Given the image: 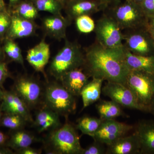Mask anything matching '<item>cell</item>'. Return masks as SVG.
Segmentation results:
<instances>
[{"label":"cell","mask_w":154,"mask_h":154,"mask_svg":"<svg viewBox=\"0 0 154 154\" xmlns=\"http://www.w3.org/2000/svg\"><path fill=\"white\" fill-rule=\"evenodd\" d=\"M125 52L124 44L109 48L95 42L86 49L82 68L90 77L125 85L130 72Z\"/></svg>","instance_id":"obj_1"},{"label":"cell","mask_w":154,"mask_h":154,"mask_svg":"<svg viewBox=\"0 0 154 154\" xmlns=\"http://www.w3.org/2000/svg\"><path fill=\"white\" fill-rule=\"evenodd\" d=\"M44 143L48 154H81L84 149L76 128L68 122L49 131Z\"/></svg>","instance_id":"obj_2"},{"label":"cell","mask_w":154,"mask_h":154,"mask_svg":"<svg viewBox=\"0 0 154 154\" xmlns=\"http://www.w3.org/2000/svg\"><path fill=\"white\" fill-rule=\"evenodd\" d=\"M64 46L53 58L49 72L56 81L68 72L83 68L85 53L79 43L65 38Z\"/></svg>","instance_id":"obj_3"},{"label":"cell","mask_w":154,"mask_h":154,"mask_svg":"<svg viewBox=\"0 0 154 154\" xmlns=\"http://www.w3.org/2000/svg\"><path fill=\"white\" fill-rule=\"evenodd\" d=\"M76 97L57 81L48 82L43 90L42 105L67 119L76 111Z\"/></svg>","instance_id":"obj_4"},{"label":"cell","mask_w":154,"mask_h":154,"mask_svg":"<svg viewBox=\"0 0 154 154\" xmlns=\"http://www.w3.org/2000/svg\"><path fill=\"white\" fill-rule=\"evenodd\" d=\"M125 85L136 98L138 102L148 110L154 95V76L144 72L130 71Z\"/></svg>","instance_id":"obj_5"},{"label":"cell","mask_w":154,"mask_h":154,"mask_svg":"<svg viewBox=\"0 0 154 154\" xmlns=\"http://www.w3.org/2000/svg\"><path fill=\"white\" fill-rule=\"evenodd\" d=\"M12 90L30 110L38 107L42 101L44 89L38 80L33 77L24 75L17 77Z\"/></svg>","instance_id":"obj_6"},{"label":"cell","mask_w":154,"mask_h":154,"mask_svg":"<svg viewBox=\"0 0 154 154\" xmlns=\"http://www.w3.org/2000/svg\"><path fill=\"white\" fill-rule=\"evenodd\" d=\"M111 16L117 22L121 30L134 29L137 28L145 15L140 5L131 1L126 0L111 7Z\"/></svg>","instance_id":"obj_7"},{"label":"cell","mask_w":154,"mask_h":154,"mask_svg":"<svg viewBox=\"0 0 154 154\" xmlns=\"http://www.w3.org/2000/svg\"><path fill=\"white\" fill-rule=\"evenodd\" d=\"M96 42L106 47L123 45L124 35L117 22L111 16L105 15L97 21L94 30Z\"/></svg>","instance_id":"obj_8"},{"label":"cell","mask_w":154,"mask_h":154,"mask_svg":"<svg viewBox=\"0 0 154 154\" xmlns=\"http://www.w3.org/2000/svg\"><path fill=\"white\" fill-rule=\"evenodd\" d=\"M102 93L121 107L148 112V110L138 102L131 91L123 84L107 82L102 88Z\"/></svg>","instance_id":"obj_9"},{"label":"cell","mask_w":154,"mask_h":154,"mask_svg":"<svg viewBox=\"0 0 154 154\" xmlns=\"http://www.w3.org/2000/svg\"><path fill=\"white\" fill-rule=\"evenodd\" d=\"M133 128V126L115 119L102 120V124L96 133L94 140L108 146L116 140L124 136Z\"/></svg>","instance_id":"obj_10"},{"label":"cell","mask_w":154,"mask_h":154,"mask_svg":"<svg viewBox=\"0 0 154 154\" xmlns=\"http://www.w3.org/2000/svg\"><path fill=\"white\" fill-rule=\"evenodd\" d=\"M72 22L63 15H51L42 19V29L45 36L60 41L66 38V29Z\"/></svg>","instance_id":"obj_11"},{"label":"cell","mask_w":154,"mask_h":154,"mask_svg":"<svg viewBox=\"0 0 154 154\" xmlns=\"http://www.w3.org/2000/svg\"><path fill=\"white\" fill-rule=\"evenodd\" d=\"M0 105L3 113L19 114L24 117L28 123H33V119L30 109L13 90H4V96Z\"/></svg>","instance_id":"obj_12"},{"label":"cell","mask_w":154,"mask_h":154,"mask_svg":"<svg viewBox=\"0 0 154 154\" xmlns=\"http://www.w3.org/2000/svg\"><path fill=\"white\" fill-rule=\"evenodd\" d=\"M50 54L49 45L43 39L35 46L28 50L26 60L36 71L41 72L46 79L45 68L48 63Z\"/></svg>","instance_id":"obj_13"},{"label":"cell","mask_w":154,"mask_h":154,"mask_svg":"<svg viewBox=\"0 0 154 154\" xmlns=\"http://www.w3.org/2000/svg\"><path fill=\"white\" fill-rule=\"evenodd\" d=\"M66 17L71 21L83 15H91L104 10L96 0H70L64 8Z\"/></svg>","instance_id":"obj_14"},{"label":"cell","mask_w":154,"mask_h":154,"mask_svg":"<svg viewBox=\"0 0 154 154\" xmlns=\"http://www.w3.org/2000/svg\"><path fill=\"white\" fill-rule=\"evenodd\" d=\"M38 26L35 21L28 20L11 14V22L5 38L15 40L34 36Z\"/></svg>","instance_id":"obj_15"},{"label":"cell","mask_w":154,"mask_h":154,"mask_svg":"<svg viewBox=\"0 0 154 154\" xmlns=\"http://www.w3.org/2000/svg\"><path fill=\"white\" fill-rule=\"evenodd\" d=\"M123 35L125 40V46L130 51L137 55H152L150 53L154 47L152 38L150 40L145 34L137 31Z\"/></svg>","instance_id":"obj_16"},{"label":"cell","mask_w":154,"mask_h":154,"mask_svg":"<svg viewBox=\"0 0 154 154\" xmlns=\"http://www.w3.org/2000/svg\"><path fill=\"white\" fill-rule=\"evenodd\" d=\"M90 78L81 68L68 72L58 82L70 93L75 97H79L83 88L89 82Z\"/></svg>","instance_id":"obj_17"},{"label":"cell","mask_w":154,"mask_h":154,"mask_svg":"<svg viewBox=\"0 0 154 154\" xmlns=\"http://www.w3.org/2000/svg\"><path fill=\"white\" fill-rule=\"evenodd\" d=\"M59 116L49 107L42 105L36 112L33 125L39 133L49 132L62 125Z\"/></svg>","instance_id":"obj_18"},{"label":"cell","mask_w":154,"mask_h":154,"mask_svg":"<svg viewBox=\"0 0 154 154\" xmlns=\"http://www.w3.org/2000/svg\"><path fill=\"white\" fill-rule=\"evenodd\" d=\"M107 146V154H140V143L135 132L129 135L119 138Z\"/></svg>","instance_id":"obj_19"},{"label":"cell","mask_w":154,"mask_h":154,"mask_svg":"<svg viewBox=\"0 0 154 154\" xmlns=\"http://www.w3.org/2000/svg\"><path fill=\"white\" fill-rule=\"evenodd\" d=\"M140 145V154H154V122L142 120L135 128Z\"/></svg>","instance_id":"obj_20"},{"label":"cell","mask_w":154,"mask_h":154,"mask_svg":"<svg viewBox=\"0 0 154 154\" xmlns=\"http://www.w3.org/2000/svg\"><path fill=\"white\" fill-rule=\"evenodd\" d=\"M125 62L130 71L144 72L154 76V55L134 54L125 47Z\"/></svg>","instance_id":"obj_21"},{"label":"cell","mask_w":154,"mask_h":154,"mask_svg":"<svg viewBox=\"0 0 154 154\" xmlns=\"http://www.w3.org/2000/svg\"><path fill=\"white\" fill-rule=\"evenodd\" d=\"M104 81L102 79L93 78L83 88L80 96L82 99L83 109L89 107L100 99Z\"/></svg>","instance_id":"obj_22"},{"label":"cell","mask_w":154,"mask_h":154,"mask_svg":"<svg viewBox=\"0 0 154 154\" xmlns=\"http://www.w3.org/2000/svg\"><path fill=\"white\" fill-rule=\"evenodd\" d=\"M12 131L8 139L6 146L15 152L30 146L37 140V138L34 134L24 129Z\"/></svg>","instance_id":"obj_23"},{"label":"cell","mask_w":154,"mask_h":154,"mask_svg":"<svg viewBox=\"0 0 154 154\" xmlns=\"http://www.w3.org/2000/svg\"><path fill=\"white\" fill-rule=\"evenodd\" d=\"M100 118L102 120L115 119L125 114L119 104L112 101L100 100L96 105Z\"/></svg>","instance_id":"obj_24"},{"label":"cell","mask_w":154,"mask_h":154,"mask_svg":"<svg viewBox=\"0 0 154 154\" xmlns=\"http://www.w3.org/2000/svg\"><path fill=\"white\" fill-rule=\"evenodd\" d=\"M9 10L12 15L31 21H35L39 17V11L30 0H20L16 5Z\"/></svg>","instance_id":"obj_25"},{"label":"cell","mask_w":154,"mask_h":154,"mask_svg":"<svg viewBox=\"0 0 154 154\" xmlns=\"http://www.w3.org/2000/svg\"><path fill=\"white\" fill-rule=\"evenodd\" d=\"M102 122L101 118L85 116L78 119L76 128L79 130L83 134L93 138L100 128Z\"/></svg>","instance_id":"obj_26"},{"label":"cell","mask_w":154,"mask_h":154,"mask_svg":"<svg viewBox=\"0 0 154 154\" xmlns=\"http://www.w3.org/2000/svg\"><path fill=\"white\" fill-rule=\"evenodd\" d=\"M3 48L5 57L10 60L15 62L24 67V60L22 50L14 40L5 38L3 40Z\"/></svg>","instance_id":"obj_27"},{"label":"cell","mask_w":154,"mask_h":154,"mask_svg":"<svg viewBox=\"0 0 154 154\" xmlns=\"http://www.w3.org/2000/svg\"><path fill=\"white\" fill-rule=\"evenodd\" d=\"M28 123L24 117L19 114L4 113L0 125L14 131L24 129Z\"/></svg>","instance_id":"obj_28"},{"label":"cell","mask_w":154,"mask_h":154,"mask_svg":"<svg viewBox=\"0 0 154 154\" xmlns=\"http://www.w3.org/2000/svg\"><path fill=\"white\" fill-rule=\"evenodd\" d=\"M38 11L48 12L51 15L61 16L63 6L57 0H30Z\"/></svg>","instance_id":"obj_29"},{"label":"cell","mask_w":154,"mask_h":154,"mask_svg":"<svg viewBox=\"0 0 154 154\" xmlns=\"http://www.w3.org/2000/svg\"><path fill=\"white\" fill-rule=\"evenodd\" d=\"M76 27L79 32L89 33L94 31L96 24L90 15H83L75 19Z\"/></svg>","instance_id":"obj_30"},{"label":"cell","mask_w":154,"mask_h":154,"mask_svg":"<svg viewBox=\"0 0 154 154\" xmlns=\"http://www.w3.org/2000/svg\"><path fill=\"white\" fill-rule=\"evenodd\" d=\"M11 22L10 11L0 12V40L2 42L5 38Z\"/></svg>","instance_id":"obj_31"},{"label":"cell","mask_w":154,"mask_h":154,"mask_svg":"<svg viewBox=\"0 0 154 154\" xmlns=\"http://www.w3.org/2000/svg\"><path fill=\"white\" fill-rule=\"evenodd\" d=\"M105 144L94 140V143L83 149L81 154H106V149Z\"/></svg>","instance_id":"obj_32"},{"label":"cell","mask_w":154,"mask_h":154,"mask_svg":"<svg viewBox=\"0 0 154 154\" xmlns=\"http://www.w3.org/2000/svg\"><path fill=\"white\" fill-rule=\"evenodd\" d=\"M140 5L144 13L148 17L154 15V0H143Z\"/></svg>","instance_id":"obj_33"},{"label":"cell","mask_w":154,"mask_h":154,"mask_svg":"<svg viewBox=\"0 0 154 154\" xmlns=\"http://www.w3.org/2000/svg\"><path fill=\"white\" fill-rule=\"evenodd\" d=\"M11 76L5 62H0V87L2 88L3 85L7 79Z\"/></svg>","instance_id":"obj_34"},{"label":"cell","mask_w":154,"mask_h":154,"mask_svg":"<svg viewBox=\"0 0 154 154\" xmlns=\"http://www.w3.org/2000/svg\"><path fill=\"white\" fill-rule=\"evenodd\" d=\"M42 150L40 149L33 148L30 146L27 147L16 151L15 154H40L42 153Z\"/></svg>","instance_id":"obj_35"},{"label":"cell","mask_w":154,"mask_h":154,"mask_svg":"<svg viewBox=\"0 0 154 154\" xmlns=\"http://www.w3.org/2000/svg\"><path fill=\"white\" fill-rule=\"evenodd\" d=\"M101 4L104 10L116 5L121 2V0H96Z\"/></svg>","instance_id":"obj_36"},{"label":"cell","mask_w":154,"mask_h":154,"mask_svg":"<svg viewBox=\"0 0 154 154\" xmlns=\"http://www.w3.org/2000/svg\"><path fill=\"white\" fill-rule=\"evenodd\" d=\"M8 137L0 131V146H6Z\"/></svg>","instance_id":"obj_37"},{"label":"cell","mask_w":154,"mask_h":154,"mask_svg":"<svg viewBox=\"0 0 154 154\" xmlns=\"http://www.w3.org/2000/svg\"><path fill=\"white\" fill-rule=\"evenodd\" d=\"M14 154V153L10 148L6 146H0V154Z\"/></svg>","instance_id":"obj_38"},{"label":"cell","mask_w":154,"mask_h":154,"mask_svg":"<svg viewBox=\"0 0 154 154\" xmlns=\"http://www.w3.org/2000/svg\"><path fill=\"white\" fill-rule=\"evenodd\" d=\"M149 112L154 116V95L152 97L149 105Z\"/></svg>","instance_id":"obj_39"},{"label":"cell","mask_w":154,"mask_h":154,"mask_svg":"<svg viewBox=\"0 0 154 154\" xmlns=\"http://www.w3.org/2000/svg\"><path fill=\"white\" fill-rule=\"evenodd\" d=\"M2 42L0 40V62L4 61V60L6 57L4 50H3V45L2 44Z\"/></svg>","instance_id":"obj_40"},{"label":"cell","mask_w":154,"mask_h":154,"mask_svg":"<svg viewBox=\"0 0 154 154\" xmlns=\"http://www.w3.org/2000/svg\"><path fill=\"white\" fill-rule=\"evenodd\" d=\"M9 11L8 8H7L4 0H0V12Z\"/></svg>","instance_id":"obj_41"},{"label":"cell","mask_w":154,"mask_h":154,"mask_svg":"<svg viewBox=\"0 0 154 154\" xmlns=\"http://www.w3.org/2000/svg\"><path fill=\"white\" fill-rule=\"evenodd\" d=\"M20 0H9V8L10 9L13 8L20 2Z\"/></svg>","instance_id":"obj_42"},{"label":"cell","mask_w":154,"mask_h":154,"mask_svg":"<svg viewBox=\"0 0 154 154\" xmlns=\"http://www.w3.org/2000/svg\"><path fill=\"white\" fill-rule=\"evenodd\" d=\"M149 17V18H150V19L149 28L154 29V15L149 16V17Z\"/></svg>","instance_id":"obj_43"},{"label":"cell","mask_w":154,"mask_h":154,"mask_svg":"<svg viewBox=\"0 0 154 154\" xmlns=\"http://www.w3.org/2000/svg\"><path fill=\"white\" fill-rule=\"evenodd\" d=\"M149 28V33L150 35H151L152 38L154 42V29L150 28Z\"/></svg>","instance_id":"obj_44"},{"label":"cell","mask_w":154,"mask_h":154,"mask_svg":"<svg viewBox=\"0 0 154 154\" xmlns=\"http://www.w3.org/2000/svg\"><path fill=\"white\" fill-rule=\"evenodd\" d=\"M4 90H3L2 88L0 87V102H2L4 96Z\"/></svg>","instance_id":"obj_45"},{"label":"cell","mask_w":154,"mask_h":154,"mask_svg":"<svg viewBox=\"0 0 154 154\" xmlns=\"http://www.w3.org/2000/svg\"><path fill=\"white\" fill-rule=\"evenodd\" d=\"M57 1H59L63 6V8H64L66 5L70 0H57Z\"/></svg>","instance_id":"obj_46"},{"label":"cell","mask_w":154,"mask_h":154,"mask_svg":"<svg viewBox=\"0 0 154 154\" xmlns=\"http://www.w3.org/2000/svg\"><path fill=\"white\" fill-rule=\"evenodd\" d=\"M131 1L137 3V4H139V5H140L141 3L143 2V0H131Z\"/></svg>","instance_id":"obj_47"},{"label":"cell","mask_w":154,"mask_h":154,"mask_svg":"<svg viewBox=\"0 0 154 154\" xmlns=\"http://www.w3.org/2000/svg\"><path fill=\"white\" fill-rule=\"evenodd\" d=\"M3 115V112L2 111V109H1V105H0V122L1 121V119H2Z\"/></svg>","instance_id":"obj_48"}]
</instances>
